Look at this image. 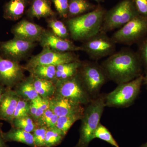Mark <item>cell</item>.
<instances>
[{
	"label": "cell",
	"mask_w": 147,
	"mask_h": 147,
	"mask_svg": "<svg viewBox=\"0 0 147 147\" xmlns=\"http://www.w3.org/2000/svg\"><path fill=\"white\" fill-rule=\"evenodd\" d=\"M101 66L108 79L118 85L130 82L141 75L139 59L130 50L114 53L103 62Z\"/></svg>",
	"instance_id": "obj_1"
},
{
	"label": "cell",
	"mask_w": 147,
	"mask_h": 147,
	"mask_svg": "<svg viewBox=\"0 0 147 147\" xmlns=\"http://www.w3.org/2000/svg\"><path fill=\"white\" fill-rule=\"evenodd\" d=\"M105 13L104 9L98 6L90 12L69 19L67 28L71 38L85 41L98 34Z\"/></svg>",
	"instance_id": "obj_2"
},
{
	"label": "cell",
	"mask_w": 147,
	"mask_h": 147,
	"mask_svg": "<svg viewBox=\"0 0 147 147\" xmlns=\"http://www.w3.org/2000/svg\"><path fill=\"white\" fill-rule=\"evenodd\" d=\"M105 95H99L92 99L84 109L80 129V137L74 147H88L94 139L95 131L100 123L104 108L106 106Z\"/></svg>",
	"instance_id": "obj_3"
},
{
	"label": "cell",
	"mask_w": 147,
	"mask_h": 147,
	"mask_svg": "<svg viewBox=\"0 0 147 147\" xmlns=\"http://www.w3.org/2000/svg\"><path fill=\"white\" fill-rule=\"evenodd\" d=\"M133 0H123L106 12L100 32L106 33L121 28L139 15Z\"/></svg>",
	"instance_id": "obj_4"
},
{
	"label": "cell",
	"mask_w": 147,
	"mask_h": 147,
	"mask_svg": "<svg viewBox=\"0 0 147 147\" xmlns=\"http://www.w3.org/2000/svg\"><path fill=\"white\" fill-rule=\"evenodd\" d=\"M144 77L140 75L130 82L118 85L114 90L105 95L106 106L125 108L131 105L140 92Z\"/></svg>",
	"instance_id": "obj_5"
},
{
	"label": "cell",
	"mask_w": 147,
	"mask_h": 147,
	"mask_svg": "<svg viewBox=\"0 0 147 147\" xmlns=\"http://www.w3.org/2000/svg\"><path fill=\"white\" fill-rule=\"evenodd\" d=\"M79 73L84 88L92 99L100 95V90L108 79L101 65L88 62L82 64Z\"/></svg>",
	"instance_id": "obj_6"
},
{
	"label": "cell",
	"mask_w": 147,
	"mask_h": 147,
	"mask_svg": "<svg viewBox=\"0 0 147 147\" xmlns=\"http://www.w3.org/2000/svg\"><path fill=\"white\" fill-rule=\"evenodd\" d=\"M56 94L82 105H87L92 99L85 89L79 73L76 76L55 82Z\"/></svg>",
	"instance_id": "obj_7"
},
{
	"label": "cell",
	"mask_w": 147,
	"mask_h": 147,
	"mask_svg": "<svg viewBox=\"0 0 147 147\" xmlns=\"http://www.w3.org/2000/svg\"><path fill=\"white\" fill-rule=\"evenodd\" d=\"M147 32V17L139 14L116 31L111 38L115 43L131 44Z\"/></svg>",
	"instance_id": "obj_8"
},
{
	"label": "cell",
	"mask_w": 147,
	"mask_h": 147,
	"mask_svg": "<svg viewBox=\"0 0 147 147\" xmlns=\"http://www.w3.org/2000/svg\"><path fill=\"white\" fill-rule=\"evenodd\" d=\"M72 52H61L48 47H43L41 53L31 58L25 68L30 70L37 66L50 65L57 66L62 64L78 61Z\"/></svg>",
	"instance_id": "obj_9"
},
{
	"label": "cell",
	"mask_w": 147,
	"mask_h": 147,
	"mask_svg": "<svg viewBox=\"0 0 147 147\" xmlns=\"http://www.w3.org/2000/svg\"><path fill=\"white\" fill-rule=\"evenodd\" d=\"M116 43L104 33L100 32L85 41L82 47L94 60H98L115 53Z\"/></svg>",
	"instance_id": "obj_10"
},
{
	"label": "cell",
	"mask_w": 147,
	"mask_h": 147,
	"mask_svg": "<svg viewBox=\"0 0 147 147\" xmlns=\"http://www.w3.org/2000/svg\"><path fill=\"white\" fill-rule=\"evenodd\" d=\"M35 42L14 37L0 42V54L4 59L19 62L34 47Z\"/></svg>",
	"instance_id": "obj_11"
},
{
	"label": "cell",
	"mask_w": 147,
	"mask_h": 147,
	"mask_svg": "<svg viewBox=\"0 0 147 147\" xmlns=\"http://www.w3.org/2000/svg\"><path fill=\"white\" fill-rule=\"evenodd\" d=\"M23 68L18 62L4 59L0 54V84L12 89L22 82Z\"/></svg>",
	"instance_id": "obj_12"
},
{
	"label": "cell",
	"mask_w": 147,
	"mask_h": 147,
	"mask_svg": "<svg viewBox=\"0 0 147 147\" xmlns=\"http://www.w3.org/2000/svg\"><path fill=\"white\" fill-rule=\"evenodd\" d=\"M45 30L39 25L24 19L14 25L11 32L14 37L35 42H39Z\"/></svg>",
	"instance_id": "obj_13"
},
{
	"label": "cell",
	"mask_w": 147,
	"mask_h": 147,
	"mask_svg": "<svg viewBox=\"0 0 147 147\" xmlns=\"http://www.w3.org/2000/svg\"><path fill=\"white\" fill-rule=\"evenodd\" d=\"M39 42L42 47H48L59 52L83 51L81 46H76L69 40L63 39L46 30L42 33Z\"/></svg>",
	"instance_id": "obj_14"
},
{
	"label": "cell",
	"mask_w": 147,
	"mask_h": 147,
	"mask_svg": "<svg viewBox=\"0 0 147 147\" xmlns=\"http://www.w3.org/2000/svg\"><path fill=\"white\" fill-rule=\"evenodd\" d=\"M49 100V109L59 117L83 112L85 109L83 105L56 94Z\"/></svg>",
	"instance_id": "obj_15"
},
{
	"label": "cell",
	"mask_w": 147,
	"mask_h": 147,
	"mask_svg": "<svg viewBox=\"0 0 147 147\" xmlns=\"http://www.w3.org/2000/svg\"><path fill=\"white\" fill-rule=\"evenodd\" d=\"M20 98L15 90L5 88L0 100V120L10 122Z\"/></svg>",
	"instance_id": "obj_16"
},
{
	"label": "cell",
	"mask_w": 147,
	"mask_h": 147,
	"mask_svg": "<svg viewBox=\"0 0 147 147\" xmlns=\"http://www.w3.org/2000/svg\"><path fill=\"white\" fill-rule=\"evenodd\" d=\"M29 0H9L3 7L4 18L15 21L21 18L25 13Z\"/></svg>",
	"instance_id": "obj_17"
},
{
	"label": "cell",
	"mask_w": 147,
	"mask_h": 147,
	"mask_svg": "<svg viewBox=\"0 0 147 147\" xmlns=\"http://www.w3.org/2000/svg\"><path fill=\"white\" fill-rule=\"evenodd\" d=\"M28 13L32 18L38 19L52 17L55 14L49 0H32Z\"/></svg>",
	"instance_id": "obj_18"
},
{
	"label": "cell",
	"mask_w": 147,
	"mask_h": 147,
	"mask_svg": "<svg viewBox=\"0 0 147 147\" xmlns=\"http://www.w3.org/2000/svg\"><path fill=\"white\" fill-rule=\"evenodd\" d=\"M3 135L6 142H17L35 147L33 136L31 132L12 127L7 132H3Z\"/></svg>",
	"instance_id": "obj_19"
},
{
	"label": "cell",
	"mask_w": 147,
	"mask_h": 147,
	"mask_svg": "<svg viewBox=\"0 0 147 147\" xmlns=\"http://www.w3.org/2000/svg\"><path fill=\"white\" fill-rule=\"evenodd\" d=\"M31 76L35 89L40 96L46 99L53 97L56 92L55 83L53 81L40 79L32 75Z\"/></svg>",
	"instance_id": "obj_20"
},
{
	"label": "cell",
	"mask_w": 147,
	"mask_h": 147,
	"mask_svg": "<svg viewBox=\"0 0 147 147\" xmlns=\"http://www.w3.org/2000/svg\"><path fill=\"white\" fill-rule=\"evenodd\" d=\"M82 63L79 60L56 66V81L72 78L79 73Z\"/></svg>",
	"instance_id": "obj_21"
},
{
	"label": "cell",
	"mask_w": 147,
	"mask_h": 147,
	"mask_svg": "<svg viewBox=\"0 0 147 147\" xmlns=\"http://www.w3.org/2000/svg\"><path fill=\"white\" fill-rule=\"evenodd\" d=\"M16 86L15 91L17 94L20 97L28 101H32L40 96L35 89L32 76L29 79L20 82Z\"/></svg>",
	"instance_id": "obj_22"
},
{
	"label": "cell",
	"mask_w": 147,
	"mask_h": 147,
	"mask_svg": "<svg viewBox=\"0 0 147 147\" xmlns=\"http://www.w3.org/2000/svg\"><path fill=\"white\" fill-rule=\"evenodd\" d=\"M84 113V111L59 117L55 127L66 135L74 123L82 119Z\"/></svg>",
	"instance_id": "obj_23"
},
{
	"label": "cell",
	"mask_w": 147,
	"mask_h": 147,
	"mask_svg": "<svg viewBox=\"0 0 147 147\" xmlns=\"http://www.w3.org/2000/svg\"><path fill=\"white\" fill-rule=\"evenodd\" d=\"M32 75L40 79L56 81V66L50 65L37 66L30 70Z\"/></svg>",
	"instance_id": "obj_24"
},
{
	"label": "cell",
	"mask_w": 147,
	"mask_h": 147,
	"mask_svg": "<svg viewBox=\"0 0 147 147\" xmlns=\"http://www.w3.org/2000/svg\"><path fill=\"white\" fill-rule=\"evenodd\" d=\"M93 7L92 5L86 0H70L69 1L68 16H79Z\"/></svg>",
	"instance_id": "obj_25"
},
{
	"label": "cell",
	"mask_w": 147,
	"mask_h": 147,
	"mask_svg": "<svg viewBox=\"0 0 147 147\" xmlns=\"http://www.w3.org/2000/svg\"><path fill=\"white\" fill-rule=\"evenodd\" d=\"M65 136L56 127L47 128L45 139V147L58 146L61 143Z\"/></svg>",
	"instance_id": "obj_26"
},
{
	"label": "cell",
	"mask_w": 147,
	"mask_h": 147,
	"mask_svg": "<svg viewBox=\"0 0 147 147\" xmlns=\"http://www.w3.org/2000/svg\"><path fill=\"white\" fill-rule=\"evenodd\" d=\"M48 26L54 34L63 39H67L69 36V32L67 27L62 21L56 19H51L48 21Z\"/></svg>",
	"instance_id": "obj_27"
},
{
	"label": "cell",
	"mask_w": 147,
	"mask_h": 147,
	"mask_svg": "<svg viewBox=\"0 0 147 147\" xmlns=\"http://www.w3.org/2000/svg\"><path fill=\"white\" fill-rule=\"evenodd\" d=\"M10 123L12 125V127L23 129L31 133L36 127L32 119L29 116L14 119Z\"/></svg>",
	"instance_id": "obj_28"
},
{
	"label": "cell",
	"mask_w": 147,
	"mask_h": 147,
	"mask_svg": "<svg viewBox=\"0 0 147 147\" xmlns=\"http://www.w3.org/2000/svg\"><path fill=\"white\" fill-rule=\"evenodd\" d=\"M94 139L97 138L107 142L115 147H120L114 139L110 131L101 123H100L95 131Z\"/></svg>",
	"instance_id": "obj_29"
},
{
	"label": "cell",
	"mask_w": 147,
	"mask_h": 147,
	"mask_svg": "<svg viewBox=\"0 0 147 147\" xmlns=\"http://www.w3.org/2000/svg\"><path fill=\"white\" fill-rule=\"evenodd\" d=\"M58 118L59 117L49 108L44 112L37 122L39 126L51 128L56 126Z\"/></svg>",
	"instance_id": "obj_30"
},
{
	"label": "cell",
	"mask_w": 147,
	"mask_h": 147,
	"mask_svg": "<svg viewBox=\"0 0 147 147\" xmlns=\"http://www.w3.org/2000/svg\"><path fill=\"white\" fill-rule=\"evenodd\" d=\"M30 102L21 97L18 100L10 123L14 119L30 115Z\"/></svg>",
	"instance_id": "obj_31"
},
{
	"label": "cell",
	"mask_w": 147,
	"mask_h": 147,
	"mask_svg": "<svg viewBox=\"0 0 147 147\" xmlns=\"http://www.w3.org/2000/svg\"><path fill=\"white\" fill-rule=\"evenodd\" d=\"M47 128L45 126L36 127L33 131L35 147H45V139Z\"/></svg>",
	"instance_id": "obj_32"
},
{
	"label": "cell",
	"mask_w": 147,
	"mask_h": 147,
	"mask_svg": "<svg viewBox=\"0 0 147 147\" xmlns=\"http://www.w3.org/2000/svg\"><path fill=\"white\" fill-rule=\"evenodd\" d=\"M55 8L61 17L67 18L68 16V0H52Z\"/></svg>",
	"instance_id": "obj_33"
},
{
	"label": "cell",
	"mask_w": 147,
	"mask_h": 147,
	"mask_svg": "<svg viewBox=\"0 0 147 147\" xmlns=\"http://www.w3.org/2000/svg\"><path fill=\"white\" fill-rule=\"evenodd\" d=\"M139 14L147 17V0H134Z\"/></svg>",
	"instance_id": "obj_34"
},
{
	"label": "cell",
	"mask_w": 147,
	"mask_h": 147,
	"mask_svg": "<svg viewBox=\"0 0 147 147\" xmlns=\"http://www.w3.org/2000/svg\"><path fill=\"white\" fill-rule=\"evenodd\" d=\"M141 55L144 63L147 67V40L143 43L141 48Z\"/></svg>",
	"instance_id": "obj_35"
},
{
	"label": "cell",
	"mask_w": 147,
	"mask_h": 147,
	"mask_svg": "<svg viewBox=\"0 0 147 147\" xmlns=\"http://www.w3.org/2000/svg\"><path fill=\"white\" fill-rule=\"evenodd\" d=\"M3 131L2 130L1 126L0 125V147H7L6 144V142L3 137Z\"/></svg>",
	"instance_id": "obj_36"
},
{
	"label": "cell",
	"mask_w": 147,
	"mask_h": 147,
	"mask_svg": "<svg viewBox=\"0 0 147 147\" xmlns=\"http://www.w3.org/2000/svg\"><path fill=\"white\" fill-rule=\"evenodd\" d=\"M5 87L0 84V100H1V98L3 94V93L5 90Z\"/></svg>",
	"instance_id": "obj_37"
},
{
	"label": "cell",
	"mask_w": 147,
	"mask_h": 147,
	"mask_svg": "<svg viewBox=\"0 0 147 147\" xmlns=\"http://www.w3.org/2000/svg\"><path fill=\"white\" fill-rule=\"evenodd\" d=\"M144 81L145 84H146L147 86V73L145 78H144Z\"/></svg>",
	"instance_id": "obj_38"
},
{
	"label": "cell",
	"mask_w": 147,
	"mask_h": 147,
	"mask_svg": "<svg viewBox=\"0 0 147 147\" xmlns=\"http://www.w3.org/2000/svg\"><path fill=\"white\" fill-rule=\"evenodd\" d=\"M140 147H147V142L146 144H144L143 145H142Z\"/></svg>",
	"instance_id": "obj_39"
},
{
	"label": "cell",
	"mask_w": 147,
	"mask_h": 147,
	"mask_svg": "<svg viewBox=\"0 0 147 147\" xmlns=\"http://www.w3.org/2000/svg\"><path fill=\"white\" fill-rule=\"evenodd\" d=\"M94 1H96L98 2H99L102 1H103V0H94Z\"/></svg>",
	"instance_id": "obj_40"
}]
</instances>
